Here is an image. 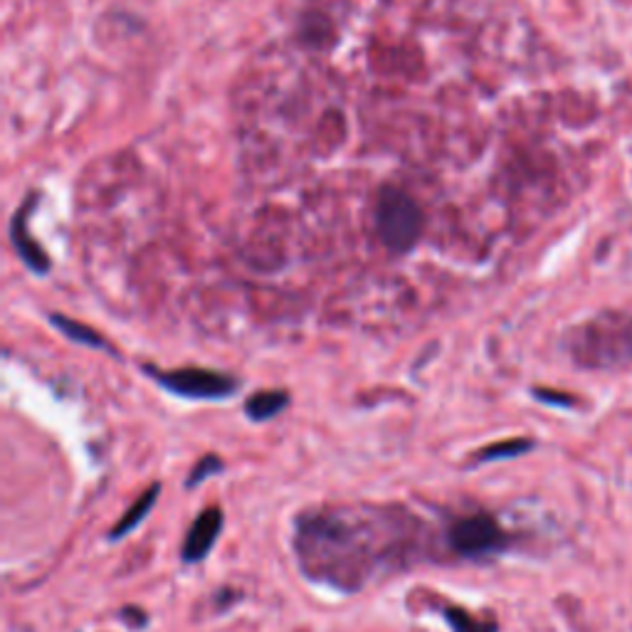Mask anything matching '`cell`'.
I'll use <instances>...</instances> for the list:
<instances>
[{"mask_svg":"<svg viewBox=\"0 0 632 632\" xmlns=\"http://www.w3.org/2000/svg\"><path fill=\"white\" fill-rule=\"evenodd\" d=\"M378 519L347 511H314L296 522V554L306 575L341 591H358L374 575L380 554L374 551Z\"/></svg>","mask_w":632,"mask_h":632,"instance_id":"cell-1","label":"cell"},{"mask_svg":"<svg viewBox=\"0 0 632 632\" xmlns=\"http://www.w3.org/2000/svg\"><path fill=\"white\" fill-rule=\"evenodd\" d=\"M425 216L411 193L396 185L380 189L376 200V232L390 253L405 255L423 238Z\"/></svg>","mask_w":632,"mask_h":632,"instance_id":"cell-2","label":"cell"},{"mask_svg":"<svg viewBox=\"0 0 632 632\" xmlns=\"http://www.w3.org/2000/svg\"><path fill=\"white\" fill-rule=\"evenodd\" d=\"M144 370L151 376L158 386L169 390L173 396L191 398V401H226L240 388V380L220 370L210 368H173L161 370L154 366H144Z\"/></svg>","mask_w":632,"mask_h":632,"instance_id":"cell-3","label":"cell"},{"mask_svg":"<svg viewBox=\"0 0 632 632\" xmlns=\"http://www.w3.org/2000/svg\"><path fill=\"white\" fill-rule=\"evenodd\" d=\"M509 542V534L487 511L458 516L448 526V544L462 559H485V556L501 554Z\"/></svg>","mask_w":632,"mask_h":632,"instance_id":"cell-4","label":"cell"},{"mask_svg":"<svg viewBox=\"0 0 632 632\" xmlns=\"http://www.w3.org/2000/svg\"><path fill=\"white\" fill-rule=\"evenodd\" d=\"M222 524H226V514H222L220 507H208L203 514L195 516V522L191 524L189 534L183 538L181 546V561L183 563H200L208 559L210 548L216 546L218 536L222 532Z\"/></svg>","mask_w":632,"mask_h":632,"instance_id":"cell-5","label":"cell"},{"mask_svg":"<svg viewBox=\"0 0 632 632\" xmlns=\"http://www.w3.org/2000/svg\"><path fill=\"white\" fill-rule=\"evenodd\" d=\"M33 203H35V195H31V198H27L21 206V210L15 212V218L11 222V240L17 250V255H21V259L27 265V269H33L35 275H48L50 257L45 255V250L37 245V240L31 235V232H27V216H31Z\"/></svg>","mask_w":632,"mask_h":632,"instance_id":"cell-6","label":"cell"},{"mask_svg":"<svg viewBox=\"0 0 632 632\" xmlns=\"http://www.w3.org/2000/svg\"><path fill=\"white\" fill-rule=\"evenodd\" d=\"M290 393L287 390H259L245 401V415L253 423H267L282 415L290 408Z\"/></svg>","mask_w":632,"mask_h":632,"instance_id":"cell-7","label":"cell"},{"mask_svg":"<svg viewBox=\"0 0 632 632\" xmlns=\"http://www.w3.org/2000/svg\"><path fill=\"white\" fill-rule=\"evenodd\" d=\"M158 491H161V485H151L146 491H142L134 499V505L126 509V514L119 519V522L111 526V532H109V542H119V538H124L126 534H132L134 528L144 522V519L148 516V511L154 509L156 505V499H158Z\"/></svg>","mask_w":632,"mask_h":632,"instance_id":"cell-8","label":"cell"},{"mask_svg":"<svg viewBox=\"0 0 632 632\" xmlns=\"http://www.w3.org/2000/svg\"><path fill=\"white\" fill-rule=\"evenodd\" d=\"M50 321L58 327L64 337H68L70 341L74 343H80V347H89V349H99V351H109L111 356H119L117 349H111V343L101 337V333H97L95 329H89L87 324H80V321H74V319H68V316H62V314H52L50 316Z\"/></svg>","mask_w":632,"mask_h":632,"instance_id":"cell-9","label":"cell"},{"mask_svg":"<svg viewBox=\"0 0 632 632\" xmlns=\"http://www.w3.org/2000/svg\"><path fill=\"white\" fill-rule=\"evenodd\" d=\"M442 618L452 632H497L499 625L491 618H477L470 610L460 606H448L442 610Z\"/></svg>","mask_w":632,"mask_h":632,"instance_id":"cell-10","label":"cell"},{"mask_svg":"<svg viewBox=\"0 0 632 632\" xmlns=\"http://www.w3.org/2000/svg\"><path fill=\"white\" fill-rule=\"evenodd\" d=\"M528 450H534V440L526 438H514V440H501L495 445H487L485 450L474 452V462L485 464V462H499V460H511V458H522Z\"/></svg>","mask_w":632,"mask_h":632,"instance_id":"cell-11","label":"cell"},{"mask_svg":"<svg viewBox=\"0 0 632 632\" xmlns=\"http://www.w3.org/2000/svg\"><path fill=\"white\" fill-rule=\"evenodd\" d=\"M222 470H226V462H222L218 454H203V458L195 462V467L191 470L189 474V479H185V487L193 489V487H198L206 482L208 477H216V474H220Z\"/></svg>","mask_w":632,"mask_h":632,"instance_id":"cell-12","label":"cell"},{"mask_svg":"<svg viewBox=\"0 0 632 632\" xmlns=\"http://www.w3.org/2000/svg\"><path fill=\"white\" fill-rule=\"evenodd\" d=\"M119 618H122L132 630H144L148 625L146 612L142 608H134V606H126V608L119 610Z\"/></svg>","mask_w":632,"mask_h":632,"instance_id":"cell-13","label":"cell"},{"mask_svg":"<svg viewBox=\"0 0 632 632\" xmlns=\"http://www.w3.org/2000/svg\"><path fill=\"white\" fill-rule=\"evenodd\" d=\"M534 398L536 401H542V403H548V405H561V408H571L575 401L571 396H566V393H554V390H542V388H536L534 390Z\"/></svg>","mask_w":632,"mask_h":632,"instance_id":"cell-14","label":"cell"}]
</instances>
